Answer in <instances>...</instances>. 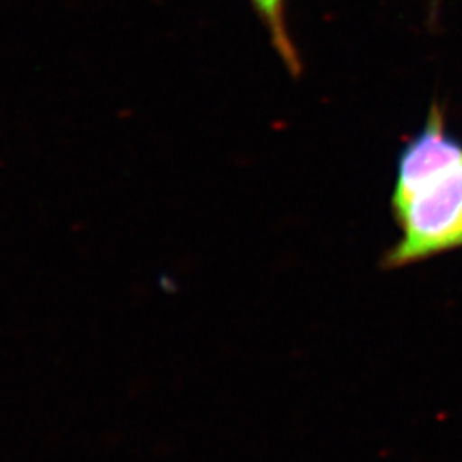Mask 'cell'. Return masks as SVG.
<instances>
[{
	"mask_svg": "<svg viewBox=\"0 0 462 462\" xmlns=\"http://www.w3.org/2000/svg\"><path fill=\"white\" fill-rule=\"evenodd\" d=\"M391 209L399 238L383 267L420 264L462 248V139L448 133L439 103L399 152Z\"/></svg>",
	"mask_w": 462,
	"mask_h": 462,
	"instance_id": "1",
	"label": "cell"
},
{
	"mask_svg": "<svg viewBox=\"0 0 462 462\" xmlns=\"http://www.w3.org/2000/svg\"><path fill=\"white\" fill-rule=\"evenodd\" d=\"M255 14L263 21L271 43L278 51L286 69L298 76L301 72V60L293 38L286 24V0H248Z\"/></svg>",
	"mask_w": 462,
	"mask_h": 462,
	"instance_id": "2",
	"label": "cell"
},
{
	"mask_svg": "<svg viewBox=\"0 0 462 462\" xmlns=\"http://www.w3.org/2000/svg\"><path fill=\"white\" fill-rule=\"evenodd\" d=\"M437 2H439V0H433V4H431V5H433V7H437V5H439Z\"/></svg>",
	"mask_w": 462,
	"mask_h": 462,
	"instance_id": "3",
	"label": "cell"
}]
</instances>
